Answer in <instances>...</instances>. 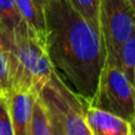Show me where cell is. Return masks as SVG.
Instances as JSON below:
<instances>
[{
  "label": "cell",
  "mask_w": 135,
  "mask_h": 135,
  "mask_svg": "<svg viewBox=\"0 0 135 135\" xmlns=\"http://www.w3.org/2000/svg\"><path fill=\"white\" fill-rule=\"evenodd\" d=\"M44 19V47L53 73L68 91L90 105L107 59L99 29L85 21L69 0H50Z\"/></svg>",
  "instance_id": "6da1fadb"
},
{
  "label": "cell",
  "mask_w": 135,
  "mask_h": 135,
  "mask_svg": "<svg viewBox=\"0 0 135 135\" xmlns=\"http://www.w3.org/2000/svg\"><path fill=\"white\" fill-rule=\"evenodd\" d=\"M0 46L8 56L11 91L38 97L54 74L42 40L22 21L11 33H3Z\"/></svg>",
  "instance_id": "7a4b0ae2"
},
{
  "label": "cell",
  "mask_w": 135,
  "mask_h": 135,
  "mask_svg": "<svg viewBox=\"0 0 135 135\" xmlns=\"http://www.w3.org/2000/svg\"><path fill=\"white\" fill-rule=\"evenodd\" d=\"M46 110L57 120L66 135H91L86 123V102L79 99L53 74L38 94Z\"/></svg>",
  "instance_id": "3957f363"
},
{
  "label": "cell",
  "mask_w": 135,
  "mask_h": 135,
  "mask_svg": "<svg viewBox=\"0 0 135 135\" xmlns=\"http://www.w3.org/2000/svg\"><path fill=\"white\" fill-rule=\"evenodd\" d=\"M99 31L107 66H118L120 49L135 32V12L128 0H100Z\"/></svg>",
  "instance_id": "277c9868"
},
{
  "label": "cell",
  "mask_w": 135,
  "mask_h": 135,
  "mask_svg": "<svg viewBox=\"0 0 135 135\" xmlns=\"http://www.w3.org/2000/svg\"><path fill=\"white\" fill-rule=\"evenodd\" d=\"M90 107L115 115L127 122L135 117V90L118 67L107 66Z\"/></svg>",
  "instance_id": "5b68a950"
},
{
  "label": "cell",
  "mask_w": 135,
  "mask_h": 135,
  "mask_svg": "<svg viewBox=\"0 0 135 135\" xmlns=\"http://www.w3.org/2000/svg\"><path fill=\"white\" fill-rule=\"evenodd\" d=\"M15 135H30L35 97L22 92L10 91L6 94Z\"/></svg>",
  "instance_id": "8992f818"
},
{
  "label": "cell",
  "mask_w": 135,
  "mask_h": 135,
  "mask_svg": "<svg viewBox=\"0 0 135 135\" xmlns=\"http://www.w3.org/2000/svg\"><path fill=\"white\" fill-rule=\"evenodd\" d=\"M86 123L91 135H129L130 123L109 112L87 107Z\"/></svg>",
  "instance_id": "52a82bcc"
},
{
  "label": "cell",
  "mask_w": 135,
  "mask_h": 135,
  "mask_svg": "<svg viewBox=\"0 0 135 135\" xmlns=\"http://www.w3.org/2000/svg\"><path fill=\"white\" fill-rule=\"evenodd\" d=\"M16 7L21 16L22 21L25 22L28 26L42 40L46 41V19L44 13L36 7L32 0H15Z\"/></svg>",
  "instance_id": "ba28073f"
},
{
  "label": "cell",
  "mask_w": 135,
  "mask_h": 135,
  "mask_svg": "<svg viewBox=\"0 0 135 135\" xmlns=\"http://www.w3.org/2000/svg\"><path fill=\"white\" fill-rule=\"evenodd\" d=\"M118 68L135 90V32L121 47L118 54Z\"/></svg>",
  "instance_id": "9c48e42d"
},
{
  "label": "cell",
  "mask_w": 135,
  "mask_h": 135,
  "mask_svg": "<svg viewBox=\"0 0 135 135\" xmlns=\"http://www.w3.org/2000/svg\"><path fill=\"white\" fill-rule=\"evenodd\" d=\"M30 135H53L47 110L38 97L33 100Z\"/></svg>",
  "instance_id": "30bf717a"
},
{
  "label": "cell",
  "mask_w": 135,
  "mask_h": 135,
  "mask_svg": "<svg viewBox=\"0 0 135 135\" xmlns=\"http://www.w3.org/2000/svg\"><path fill=\"white\" fill-rule=\"evenodd\" d=\"M22 22L15 0H0V28L11 33Z\"/></svg>",
  "instance_id": "8fae6325"
},
{
  "label": "cell",
  "mask_w": 135,
  "mask_h": 135,
  "mask_svg": "<svg viewBox=\"0 0 135 135\" xmlns=\"http://www.w3.org/2000/svg\"><path fill=\"white\" fill-rule=\"evenodd\" d=\"M74 10L92 26L99 29L100 0H69Z\"/></svg>",
  "instance_id": "7c38bea8"
},
{
  "label": "cell",
  "mask_w": 135,
  "mask_h": 135,
  "mask_svg": "<svg viewBox=\"0 0 135 135\" xmlns=\"http://www.w3.org/2000/svg\"><path fill=\"white\" fill-rule=\"evenodd\" d=\"M0 135H15L7 98H0Z\"/></svg>",
  "instance_id": "4fadbf2b"
},
{
  "label": "cell",
  "mask_w": 135,
  "mask_h": 135,
  "mask_svg": "<svg viewBox=\"0 0 135 135\" xmlns=\"http://www.w3.org/2000/svg\"><path fill=\"white\" fill-rule=\"evenodd\" d=\"M0 84L5 90L6 94L11 91L10 86V65H8V56L4 48L0 46Z\"/></svg>",
  "instance_id": "5bb4252c"
},
{
  "label": "cell",
  "mask_w": 135,
  "mask_h": 135,
  "mask_svg": "<svg viewBox=\"0 0 135 135\" xmlns=\"http://www.w3.org/2000/svg\"><path fill=\"white\" fill-rule=\"evenodd\" d=\"M47 115H48L49 123H50V128H51V133H53V135H66L65 132H64V129H62L61 126H60V123L57 122V120L54 117L53 115L49 114L48 111H47Z\"/></svg>",
  "instance_id": "9a60e30c"
},
{
  "label": "cell",
  "mask_w": 135,
  "mask_h": 135,
  "mask_svg": "<svg viewBox=\"0 0 135 135\" xmlns=\"http://www.w3.org/2000/svg\"><path fill=\"white\" fill-rule=\"evenodd\" d=\"M32 1H33V4L36 5V7L41 11V12H43V13H44L46 7L48 6V4L50 3V0H32Z\"/></svg>",
  "instance_id": "2e32d148"
},
{
  "label": "cell",
  "mask_w": 135,
  "mask_h": 135,
  "mask_svg": "<svg viewBox=\"0 0 135 135\" xmlns=\"http://www.w3.org/2000/svg\"><path fill=\"white\" fill-rule=\"evenodd\" d=\"M129 135H135V117L130 122V134Z\"/></svg>",
  "instance_id": "e0dca14e"
},
{
  "label": "cell",
  "mask_w": 135,
  "mask_h": 135,
  "mask_svg": "<svg viewBox=\"0 0 135 135\" xmlns=\"http://www.w3.org/2000/svg\"><path fill=\"white\" fill-rule=\"evenodd\" d=\"M4 97H6V92H5V90L3 89L1 84H0V98H4Z\"/></svg>",
  "instance_id": "ac0fdd59"
},
{
  "label": "cell",
  "mask_w": 135,
  "mask_h": 135,
  "mask_svg": "<svg viewBox=\"0 0 135 135\" xmlns=\"http://www.w3.org/2000/svg\"><path fill=\"white\" fill-rule=\"evenodd\" d=\"M128 1H129L130 6L133 7V10H134V12H135V0H128Z\"/></svg>",
  "instance_id": "d6986e66"
},
{
  "label": "cell",
  "mask_w": 135,
  "mask_h": 135,
  "mask_svg": "<svg viewBox=\"0 0 135 135\" xmlns=\"http://www.w3.org/2000/svg\"><path fill=\"white\" fill-rule=\"evenodd\" d=\"M3 33H4V31L1 30V28H0V38H1V36H3Z\"/></svg>",
  "instance_id": "ffe728a7"
}]
</instances>
